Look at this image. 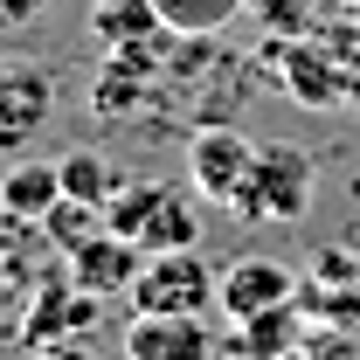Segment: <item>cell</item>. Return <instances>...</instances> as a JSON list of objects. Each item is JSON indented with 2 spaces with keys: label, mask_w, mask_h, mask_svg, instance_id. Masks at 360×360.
Masks as SVG:
<instances>
[{
  "label": "cell",
  "mask_w": 360,
  "mask_h": 360,
  "mask_svg": "<svg viewBox=\"0 0 360 360\" xmlns=\"http://www.w3.org/2000/svg\"><path fill=\"white\" fill-rule=\"evenodd\" d=\"M104 229H118L146 257L153 250H194L201 243V208H194V194H180L174 180H139V187H118L111 194Z\"/></svg>",
  "instance_id": "1"
},
{
  "label": "cell",
  "mask_w": 360,
  "mask_h": 360,
  "mask_svg": "<svg viewBox=\"0 0 360 360\" xmlns=\"http://www.w3.org/2000/svg\"><path fill=\"white\" fill-rule=\"evenodd\" d=\"M312 187H319V167L305 146H284V139H270L257 146V167H250V187H243V201H236V215L243 222H305V208H312Z\"/></svg>",
  "instance_id": "2"
},
{
  "label": "cell",
  "mask_w": 360,
  "mask_h": 360,
  "mask_svg": "<svg viewBox=\"0 0 360 360\" xmlns=\"http://www.w3.org/2000/svg\"><path fill=\"white\" fill-rule=\"evenodd\" d=\"M97 312H104V298L84 291L70 270L35 277V291H28V305H21V354L56 347V340H84L90 326H97Z\"/></svg>",
  "instance_id": "3"
},
{
  "label": "cell",
  "mask_w": 360,
  "mask_h": 360,
  "mask_svg": "<svg viewBox=\"0 0 360 360\" xmlns=\"http://www.w3.org/2000/svg\"><path fill=\"white\" fill-rule=\"evenodd\" d=\"M250 167H257V139L236 132V125H194L187 139V180H194V194L201 201H215V208H236L243 201V187H250Z\"/></svg>",
  "instance_id": "4"
},
{
  "label": "cell",
  "mask_w": 360,
  "mask_h": 360,
  "mask_svg": "<svg viewBox=\"0 0 360 360\" xmlns=\"http://www.w3.org/2000/svg\"><path fill=\"white\" fill-rule=\"evenodd\" d=\"M222 270L201 264V250H153L132 284V312H208Z\"/></svg>",
  "instance_id": "5"
},
{
  "label": "cell",
  "mask_w": 360,
  "mask_h": 360,
  "mask_svg": "<svg viewBox=\"0 0 360 360\" xmlns=\"http://www.w3.org/2000/svg\"><path fill=\"white\" fill-rule=\"evenodd\" d=\"M56 118V77L35 63H0V153H21Z\"/></svg>",
  "instance_id": "6"
},
{
  "label": "cell",
  "mask_w": 360,
  "mask_h": 360,
  "mask_svg": "<svg viewBox=\"0 0 360 360\" xmlns=\"http://www.w3.org/2000/svg\"><path fill=\"white\" fill-rule=\"evenodd\" d=\"M222 340L201 312H132L125 326V360H215Z\"/></svg>",
  "instance_id": "7"
},
{
  "label": "cell",
  "mask_w": 360,
  "mask_h": 360,
  "mask_svg": "<svg viewBox=\"0 0 360 360\" xmlns=\"http://www.w3.org/2000/svg\"><path fill=\"white\" fill-rule=\"evenodd\" d=\"M270 63H277V84L291 90L305 111H326V104L347 97V70H340L333 42H319V35H298V42L270 49Z\"/></svg>",
  "instance_id": "8"
},
{
  "label": "cell",
  "mask_w": 360,
  "mask_h": 360,
  "mask_svg": "<svg viewBox=\"0 0 360 360\" xmlns=\"http://www.w3.org/2000/svg\"><path fill=\"white\" fill-rule=\"evenodd\" d=\"M63 270H70L84 291H97V298H132L139 270H146V250L125 243L118 229H97L90 243H77V250L63 257Z\"/></svg>",
  "instance_id": "9"
},
{
  "label": "cell",
  "mask_w": 360,
  "mask_h": 360,
  "mask_svg": "<svg viewBox=\"0 0 360 360\" xmlns=\"http://www.w3.org/2000/svg\"><path fill=\"white\" fill-rule=\"evenodd\" d=\"M215 305H222V319H257L270 305H298V277L277 257H236L215 284Z\"/></svg>",
  "instance_id": "10"
},
{
  "label": "cell",
  "mask_w": 360,
  "mask_h": 360,
  "mask_svg": "<svg viewBox=\"0 0 360 360\" xmlns=\"http://www.w3.org/2000/svg\"><path fill=\"white\" fill-rule=\"evenodd\" d=\"M56 201H63V167L56 160H21V167L0 174V215L7 222H42Z\"/></svg>",
  "instance_id": "11"
},
{
  "label": "cell",
  "mask_w": 360,
  "mask_h": 360,
  "mask_svg": "<svg viewBox=\"0 0 360 360\" xmlns=\"http://www.w3.org/2000/svg\"><path fill=\"white\" fill-rule=\"evenodd\" d=\"M229 360H284L298 347V305H270L257 319H229Z\"/></svg>",
  "instance_id": "12"
},
{
  "label": "cell",
  "mask_w": 360,
  "mask_h": 360,
  "mask_svg": "<svg viewBox=\"0 0 360 360\" xmlns=\"http://www.w3.org/2000/svg\"><path fill=\"white\" fill-rule=\"evenodd\" d=\"M90 35L104 49H146V42H167L174 28L160 21L153 0H97L90 7Z\"/></svg>",
  "instance_id": "13"
},
{
  "label": "cell",
  "mask_w": 360,
  "mask_h": 360,
  "mask_svg": "<svg viewBox=\"0 0 360 360\" xmlns=\"http://www.w3.org/2000/svg\"><path fill=\"white\" fill-rule=\"evenodd\" d=\"M56 167H63V194H77V201H90V208H111V194L125 187V180H118V167H111L97 146H77V153H63Z\"/></svg>",
  "instance_id": "14"
},
{
  "label": "cell",
  "mask_w": 360,
  "mask_h": 360,
  "mask_svg": "<svg viewBox=\"0 0 360 360\" xmlns=\"http://www.w3.org/2000/svg\"><path fill=\"white\" fill-rule=\"evenodd\" d=\"M153 7L174 35H222L236 14H250V0H153Z\"/></svg>",
  "instance_id": "15"
},
{
  "label": "cell",
  "mask_w": 360,
  "mask_h": 360,
  "mask_svg": "<svg viewBox=\"0 0 360 360\" xmlns=\"http://www.w3.org/2000/svg\"><path fill=\"white\" fill-rule=\"evenodd\" d=\"M97 229H104V208H90V201H77V194H63V201H56V208L42 215V236H49V250H63V257H70L77 243H90Z\"/></svg>",
  "instance_id": "16"
},
{
  "label": "cell",
  "mask_w": 360,
  "mask_h": 360,
  "mask_svg": "<svg viewBox=\"0 0 360 360\" xmlns=\"http://www.w3.org/2000/svg\"><path fill=\"white\" fill-rule=\"evenodd\" d=\"M250 14L264 21L277 42H298V35H312V28H319V21H312V14H319L312 0H250Z\"/></svg>",
  "instance_id": "17"
},
{
  "label": "cell",
  "mask_w": 360,
  "mask_h": 360,
  "mask_svg": "<svg viewBox=\"0 0 360 360\" xmlns=\"http://www.w3.org/2000/svg\"><path fill=\"white\" fill-rule=\"evenodd\" d=\"M56 0H0V42H21V35H35V21H42Z\"/></svg>",
  "instance_id": "18"
},
{
  "label": "cell",
  "mask_w": 360,
  "mask_h": 360,
  "mask_svg": "<svg viewBox=\"0 0 360 360\" xmlns=\"http://www.w3.org/2000/svg\"><path fill=\"white\" fill-rule=\"evenodd\" d=\"M35 284H28V270L14 264V250H0V305H21Z\"/></svg>",
  "instance_id": "19"
},
{
  "label": "cell",
  "mask_w": 360,
  "mask_h": 360,
  "mask_svg": "<svg viewBox=\"0 0 360 360\" xmlns=\"http://www.w3.org/2000/svg\"><path fill=\"white\" fill-rule=\"evenodd\" d=\"M28 360H97V354H90L84 340H56V347H35Z\"/></svg>",
  "instance_id": "20"
}]
</instances>
